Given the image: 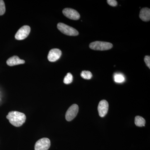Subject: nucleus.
I'll list each match as a JSON object with an SVG mask.
<instances>
[{
  "mask_svg": "<svg viewBox=\"0 0 150 150\" xmlns=\"http://www.w3.org/2000/svg\"><path fill=\"white\" fill-rule=\"evenodd\" d=\"M6 118L10 123L16 127H20L25 122L26 116L24 113L16 111L9 112Z\"/></svg>",
  "mask_w": 150,
  "mask_h": 150,
  "instance_id": "obj_1",
  "label": "nucleus"
},
{
  "mask_svg": "<svg viewBox=\"0 0 150 150\" xmlns=\"http://www.w3.org/2000/svg\"><path fill=\"white\" fill-rule=\"evenodd\" d=\"M112 44L109 42L96 41L92 42L89 45V48L96 51H106L112 48Z\"/></svg>",
  "mask_w": 150,
  "mask_h": 150,
  "instance_id": "obj_2",
  "label": "nucleus"
},
{
  "mask_svg": "<svg viewBox=\"0 0 150 150\" xmlns=\"http://www.w3.org/2000/svg\"><path fill=\"white\" fill-rule=\"evenodd\" d=\"M57 28L61 32L66 35L77 36L79 34L78 30L75 28L62 23H58Z\"/></svg>",
  "mask_w": 150,
  "mask_h": 150,
  "instance_id": "obj_3",
  "label": "nucleus"
},
{
  "mask_svg": "<svg viewBox=\"0 0 150 150\" xmlns=\"http://www.w3.org/2000/svg\"><path fill=\"white\" fill-rule=\"evenodd\" d=\"M30 31V28L28 25H24L18 30L16 34V39L18 40H22L25 39L29 35Z\"/></svg>",
  "mask_w": 150,
  "mask_h": 150,
  "instance_id": "obj_4",
  "label": "nucleus"
},
{
  "mask_svg": "<svg viewBox=\"0 0 150 150\" xmlns=\"http://www.w3.org/2000/svg\"><path fill=\"white\" fill-rule=\"evenodd\" d=\"M51 146V142L48 138L40 139L35 143V150H48Z\"/></svg>",
  "mask_w": 150,
  "mask_h": 150,
  "instance_id": "obj_5",
  "label": "nucleus"
},
{
  "mask_svg": "<svg viewBox=\"0 0 150 150\" xmlns=\"http://www.w3.org/2000/svg\"><path fill=\"white\" fill-rule=\"evenodd\" d=\"M79 108L77 104H73L67 110L66 114V119L67 121L73 120L77 115Z\"/></svg>",
  "mask_w": 150,
  "mask_h": 150,
  "instance_id": "obj_6",
  "label": "nucleus"
},
{
  "mask_svg": "<svg viewBox=\"0 0 150 150\" xmlns=\"http://www.w3.org/2000/svg\"><path fill=\"white\" fill-rule=\"evenodd\" d=\"M63 13L65 16L73 20H78L80 18V15L74 9L66 8L63 10Z\"/></svg>",
  "mask_w": 150,
  "mask_h": 150,
  "instance_id": "obj_7",
  "label": "nucleus"
},
{
  "mask_svg": "<svg viewBox=\"0 0 150 150\" xmlns=\"http://www.w3.org/2000/svg\"><path fill=\"white\" fill-rule=\"evenodd\" d=\"M62 52L58 48H53L49 51L48 56V61L50 62H55L59 60L62 56Z\"/></svg>",
  "mask_w": 150,
  "mask_h": 150,
  "instance_id": "obj_8",
  "label": "nucleus"
},
{
  "mask_svg": "<svg viewBox=\"0 0 150 150\" xmlns=\"http://www.w3.org/2000/svg\"><path fill=\"white\" fill-rule=\"evenodd\" d=\"M108 108H109L108 103L106 100H103L99 102L98 107V110L100 117H104L107 114L108 110Z\"/></svg>",
  "mask_w": 150,
  "mask_h": 150,
  "instance_id": "obj_9",
  "label": "nucleus"
},
{
  "mask_svg": "<svg viewBox=\"0 0 150 150\" xmlns=\"http://www.w3.org/2000/svg\"><path fill=\"white\" fill-rule=\"evenodd\" d=\"M25 63L24 60L20 59L18 56H14L11 57L8 59L6 62L7 64L10 67L16 66V65L22 64Z\"/></svg>",
  "mask_w": 150,
  "mask_h": 150,
  "instance_id": "obj_10",
  "label": "nucleus"
},
{
  "mask_svg": "<svg viewBox=\"0 0 150 150\" xmlns=\"http://www.w3.org/2000/svg\"><path fill=\"white\" fill-rule=\"evenodd\" d=\"M139 17L143 21L146 22L150 20V9L148 8H144L140 11Z\"/></svg>",
  "mask_w": 150,
  "mask_h": 150,
  "instance_id": "obj_11",
  "label": "nucleus"
},
{
  "mask_svg": "<svg viewBox=\"0 0 150 150\" xmlns=\"http://www.w3.org/2000/svg\"><path fill=\"white\" fill-rule=\"evenodd\" d=\"M135 123L137 126L142 127V126H145L146 121L143 117L140 116H137L135 118Z\"/></svg>",
  "mask_w": 150,
  "mask_h": 150,
  "instance_id": "obj_12",
  "label": "nucleus"
},
{
  "mask_svg": "<svg viewBox=\"0 0 150 150\" xmlns=\"http://www.w3.org/2000/svg\"><path fill=\"white\" fill-rule=\"evenodd\" d=\"M125 77L121 74H115L114 76V80L115 82L118 83H121L125 81Z\"/></svg>",
  "mask_w": 150,
  "mask_h": 150,
  "instance_id": "obj_13",
  "label": "nucleus"
},
{
  "mask_svg": "<svg viewBox=\"0 0 150 150\" xmlns=\"http://www.w3.org/2000/svg\"><path fill=\"white\" fill-rule=\"evenodd\" d=\"M81 77L85 79H90L92 77V74L89 71H83L81 74Z\"/></svg>",
  "mask_w": 150,
  "mask_h": 150,
  "instance_id": "obj_14",
  "label": "nucleus"
},
{
  "mask_svg": "<svg viewBox=\"0 0 150 150\" xmlns=\"http://www.w3.org/2000/svg\"><path fill=\"white\" fill-rule=\"evenodd\" d=\"M73 77L72 75L70 73H68L67 76L65 77L64 80V83L66 84H69L72 82Z\"/></svg>",
  "mask_w": 150,
  "mask_h": 150,
  "instance_id": "obj_15",
  "label": "nucleus"
},
{
  "mask_svg": "<svg viewBox=\"0 0 150 150\" xmlns=\"http://www.w3.org/2000/svg\"><path fill=\"white\" fill-rule=\"evenodd\" d=\"M6 12V7L4 2L3 0H0V16H2Z\"/></svg>",
  "mask_w": 150,
  "mask_h": 150,
  "instance_id": "obj_16",
  "label": "nucleus"
},
{
  "mask_svg": "<svg viewBox=\"0 0 150 150\" xmlns=\"http://www.w3.org/2000/svg\"><path fill=\"white\" fill-rule=\"evenodd\" d=\"M107 2L109 5L112 7L116 6L118 4L117 1L115 0H108Z\"/></svg>",
  "mask_w": 150,
  "mask_h": 150,
  "instance_id": "obj_17",
  "label": "nucleus"
},
{
  "mask_svg": "<svg viewBox=\"0 0 150 150\" xmlns=\"http://www.w3.org/2000/svg\"><path fill=\"white\" fill-rule=\"evenodd\" d=\"M144 62L147 66L150 69V56H145Z\"/></svg>",
  "mask_w": 150,
  "mask_h": 150,
  "instance_id": "obj_18",
  "label": "nucleus"
}]
</instances>
